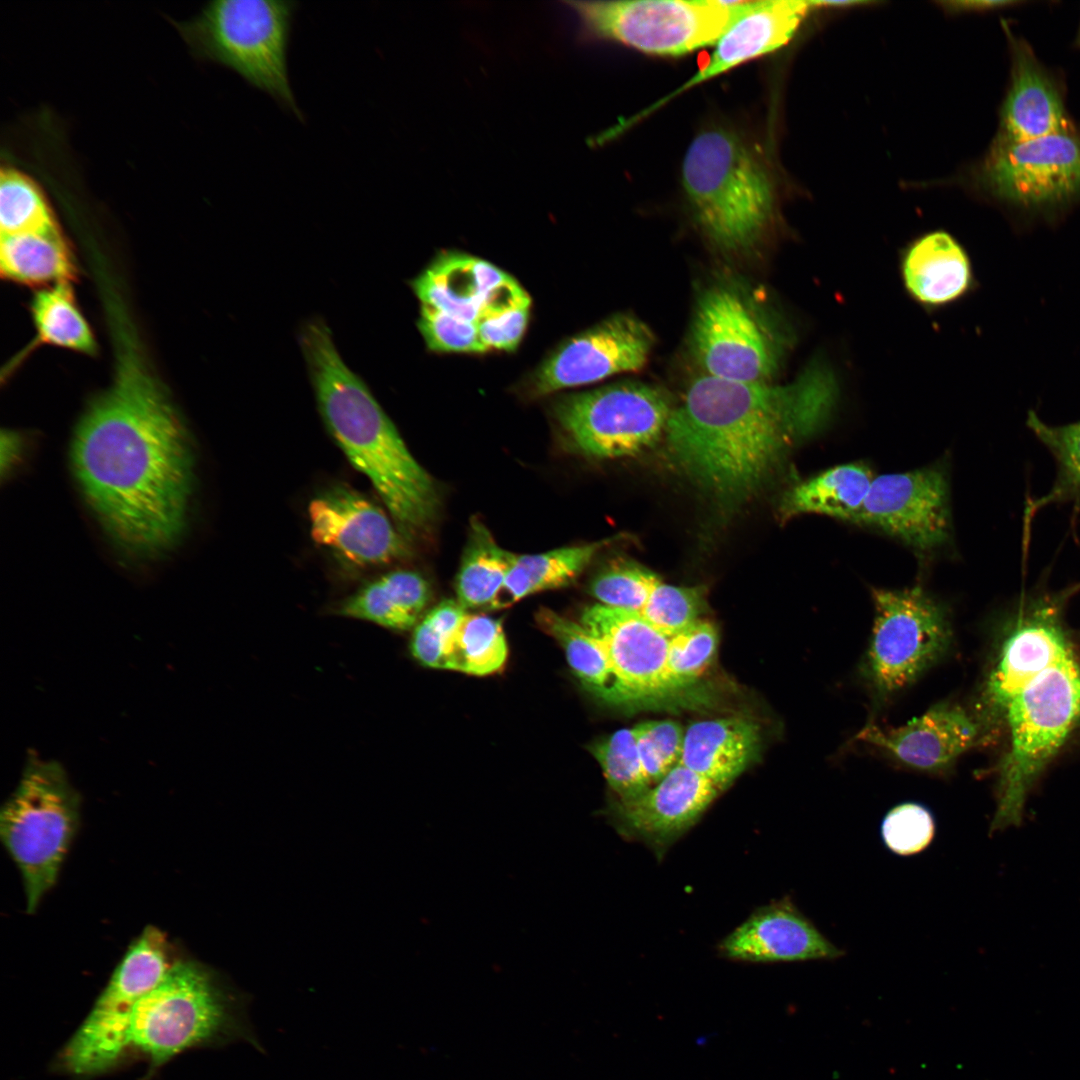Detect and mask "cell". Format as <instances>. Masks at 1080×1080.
<instances>
[{"mask_svg":"<svg viewBox=\"0 0 1080 1080\" xmlns=\"http://www.w3.org/2000/svg\"><path fill=\"white\" fill-rule=\"evenodd\" d=\"M111 384L84 411L73 436L80 488L112 542L152 558L181 537L194 461L183 421L139 346L116 328Z\"/></svg>","mask_w":1080,"mask_h":1080,"instance_id":"cell-1","label":"cell"},{"mask_svg":"<svg viewBox=\"0 0 1080 1080\" xmlns=\"http://www.w3.org/2000/svg\"><path fill=\"white\" fill-rule=\"evenodd\" d=\"M836 396L835 377L820 363L786 385L703 374L672 410L668 454L718 500L742 501L768 480L795 440L825 423Z\"/></svg>","mask_w":1080,"mask_h":1080,"instance_id":"cell-2","label":"cell"},{"mask_svg":"<svg viewBox=\"0 0 1080 1080\" xmlns=\"http://www.w3.org/2000/svg\"><path fill=\"white\" fill-rule=\"evenodd\" d=\"M298 340L329 433L372 483L404 536L424 531L439 507L432 478L363 379L346 365L326 322L319 317L305 321Z\"/></svg>","mask_w":1080,"mask_h":1080,"instance_id":"cell-3","label":"cell"},{"mask_svg":"<svg viewBox=\"0 0 1080 1080\" xmlns=\"http://www.w3.org/2000/svg\"><path fill=\"white\" fill-rule=\"evenodd\" d=\"M682 186L693 216L718 248H752L775 217L771 176L759 155L736 132L701 131L682 164Z\"/></svg>","mask_w":1080,"mask_h":1080,"instance_id":"cell-4","label":"cell"},{"mask_svg":"<svg viewBox=\"0 0 1080 1080\" xmlns=\"http://www.w3.org/2000/svg\"><path fill=\"white\" fill-rule=\"evenodd\" d=\"M249 1000L214 971L177 960L161 982L135 1005L131 1044L155 1065L201 1044L244 1041L264 1053L247 1008Z\"/></svg>","mask_w":1080,"mask_h":1080,"instance_id":"cell-5","label":"cell"},{"mask_svg":"<svg viewBox=\"0 0 1080 1080\" xmlns=\"http://www.w3.org/2000/svg\"><path fill=\"white\" fill-rule=\"evenodd\" d=\"M296 6L294 1L218 0L174 25L194 57L232 69L303 119L287 68Z\"/></svg>","mask_w":1080,"mask_h":1080,"instance_id":"cell-6","label":"cell"},{"mask_svg":"<svg viewBox=\"0 0 1080 1080\" xmlns=\"http://www.w3.org/2000/svg\"><path fill=\"white\" fill-rule=\"evenodd\" d=\"M81 798L62 765L29 752L0 812V837L17 865L34 913L55 885L80 824Z\"/></svg>","mask_w":1080,"mask_h":1080,"instance_id":"cell-7","label":"cell"},{"mask_svg":"<svg viewBox=\"0 0 1080 1080\" xmlns=\"http://www.w3.org/2000/svg\"><path fill=\"white\" fill-rule=\"evenodd\" d=\"M1080 716V668L1075 658L1054 666L1009 703L1010 745L999 768L990 831L1022 821L1027 797Z\"/></svg>","mask_w":1080,"mask_h":1080,"instance_id":"cell-8","label":"cell"},{"mask_svg":"<svg viewBox=\"0 0 1080 1080\" xmlns=\"http://www.w3.org/2000/svg\"><path fill=\"white\" fill-rule=\"evenodd\" d=\"M754 1H567L582 39L622 44L659 56L711 46Z\"/></svg>","mask_w":1080,"mask_h":1080,"instance_id":"cell-9","label":"cell"},{"mask_svg":"<svg viewBox=\"0 0 1080 1080\" xmlns=\"http://www.w3.org/2000/svg\"><path fill=\"white\" fill-rule=\"evenodd\" d=\"M874 619L861 674L877 707L911 685L950 650L946 608L921 586L873 588Z\"/></svg>","mask_w":1080,"mask_h":1080,"instance_id":"cell-10","label":"cell"},{"mask_svg":"<svg viewBox=\"0 0 1080 1080\" xmlns=\"http://www.w3.org/2000/svg\"><path fill=\"white\" fill-rule=\"evenodd\" d=\"M786 334L744 288L717 283L698 299L691 350L704 375L768 382L779 369Z\"/></svg>","mask_w":1080,"mask_h":1080,"instance_id":"cell-11","label":"cell"},{"mask_svg":"<svg viewBox=\"0 0 1080 1080\" xmlns=\"http://www.w3.org/2000/svg\"><path fill=\"white\" fill-rule=\"evenodd\" d=\"M554 416L576 451L597 458L631 456L654 445L673 407L666 392L622 382L561 397Z\"/></svg>","mask_w":1080,"mask_h":1080,"instance_id":"cell-12","label":"cell"},{"mask_svg":"<svg viewBox=\"0 0 1080 1080\" xmlns=\"http://www.w3.org/2000/svg\"><path fill=\"white\" fill-rule=\"evenodd\" d=\"M998 198L1047 209L1080 197V135L1068 129L1017 143H995L983 167Z\"/></svg>","mask_w":1080,"mask_h":1080,"instance_id":"cell-13","label":"cell"},{"mask_svg":"<svg viewBox=\"0 0 1080 1080\" xmlns=\"http://www.w3.org/2000/svg\"><path fill=\"white\" fill-rule=\"evenodd\" d=\"M654 343V334L643 321L631 314L613 315L547 357L532 375V392L543 396L638 371L647 363Z\"/></svg>","mask_w":1080,"mask_h":1080,"instance_id":"cell-14","label":"cell"},{"mask_svg":"<svg viewBox=\"0 0 1080 1080\" xmlns=\"http://www.w3.org/2000/svg\"><path fill=\"white\" fill-rule=\"evenodd\" d=\"M856 523L926 551L950 535L948 482L938 466L874 477Z\"/></svg>","mask_w":1080,"mask_h":1080,"instance_id":"cell-15","label":"cell"},{"mask_svg":"<svg viewBox=\"0 0 1080 1080\" xmlns=\"http://www.w3.org/2000/svg\"><path fill=\"white\" fill-rule=\"evenodd\" d=\"M1075 658L1057 607L1038 601L1001 645L982 690L976 715L982 732L1004 719L1009 703L1038 676Z\"/></svg>","mask_w":1080,"mask_h":1080,"instance_id":"cell-16","label":"cell"},{"mask_svg":"<svg viewBox=\"0 0 1080 1080\" xmlns=\"http://www.w3.org/2000/svg\"><path fill=\"white\" fill-rule=\"evenodd\" d=\"M580 623L600 642L638 705L665 704L687 689L669 671L668 637L640 615L598 603L584 609Z\"/></svg>","mask_w":1080,"mask_h":1080,"instance_id":"cell-17","label":"cell"},{"mask_svg":"<svg viewBox=\"0 0 1080 1080\" xmlns=\"http://www.w3.org/2000/svg\"><path fill=\"white\" fill-rule=\"evenodd\" d=\"M312 539L357 566L391 563L408 554L407 538L378 505L360 492L336 486L308 505Z\"/></svg>","mask_w":1080,"mask_h":1080,"instance_id":"cell-18","label":"cell"},{"mask_svg":"<svg viewBox=\"0 0 1080 1080\" xmlns=\"http://www.w3.org/2000/svg\"><path fill=\"white\" fill-rule=\"evenodd\" d=\"M723 790L682 764L629 801H611L606 816L623 837L639 840L662 857Z\"/></svg>","mask_w":1080,"mask_h":1080,"instance_id":"cell-19","label":"cell"},{"mask_svg":"<svg viewBox=\"0 0 1080 1080\" xmlns=\"http://www.w3.org/2000/svg\"><path fill=\"white\" fill-rule=\"evenodd\" d=\"M410 285L421 304L475 323L518 304L527 294L497 266L458 252L436 257Z\"/></svg>","mask_w":1080,"mask_h":1080,"instance_id":"cell-20","label":"cell"},{"mask_svg":"<svg viewBox=\"0 0 1080 1080\" xmlns=\"http://www.w3.org/2000/svg\"><path fill=\"white\" fill-rule=\"evenodd\" d=\"M982 735L974 714L943 701L897 728L883 729L870 722L855 738L908 768L939 774L950 769Z\"/></svg>","mask_w":1080,"mask_h":1080,"instance_id":"cell-21","label":"cell"},{"mask_svg":"<svg viewBox=\"0 0 1080 1080\" xmlns=\"http://www.w3.org/2000/svg\"><path fill=\"white\" fill-rule=\"evenodd\" d=\"M720 952L751 962L834 960L844 955L789 898L752 913L722 940Z\"/></svg>","mask_w":1080,"mask_h":1080,"instance_id":"cell-22","label":"cell"},{"mask_svg":"<svg viewBox=\"0 0 1080 1080\" xmlns=\"http://www.w3.org/2000/svg\"><path fill=\"white\" fill-rule=\"evenodd\" d=\"M812 9L815 8L811 1H754L752 7L717 40L706 65L675 91L636 115L634 121L647 116L694 86L782 47L793 37Z\"/></svg>","mask_w":1080,"mask_h":1080,"instance_id":"cell-23","label":"cell"},{"mask_svg":"<svg viewBox=\"0 0 1080 1080\" xmlns=\"http://www.w3.org/2000/svg\"><path fill=\"white\" fill-rule=\"evenodd\" d=\"M1012 76L996 143H1017L1068 130L1061 94L1032 50L1013 41Z\"/></svg>","mask_w":1080,"mask_h":1080,"instance_id":"cell-24","label":"cell"},{"mask_svg":"<svg viewBox=\"0 0 1080 1080\" xmlns=\"http://www.w3.org/2000/svg\"><path fill=\"white\" fill-rule=\"evenodd\" d=\"M900 272L912 299L931 308L959 300L973 283L966 250L944 231L930 232L911 242L901 256Z\"/></svg>","mask_w":1080,"mask_h":1080,"instance_id":"cell-25","label":"cell"},{"mask_svg":"<svg viewBox=\"0 0 1080 1080\" xmlns=\"http://www.w3.org/2000/svg\"><path fill=\"white\" fill-rule=\"evenodd\" d=\"M761 729L751 719L701 720L685 729L679 763L725 790L757 758Z\"/></svg>","mask_w":1080,"mask_h":1080,"instance_id":"cell-26","label":"cell"},{"mask_svg":"<svg viewBox=\"0 0 1080 1080\" xmlns=\"http://www.w3.org/2000/svg\"><path fill=\"white\" fill-rule=\"evenodd\" d=\"M430 586L418 572L390 571L361 586L332 607V614L365 621L394 632L414 629L430 600Z\"/></svg>","mask_w":1080,"mask_h":1080,"instance_id":"cell-27","label":"cell"},{"mask_svg":"<svg viewBox=\"0 0 1080 1080\" xmlns=\"http://www.w3.org/2000/svg\"><path fill=\"white\" fill-rule=\"evenodd\" d=\"M0 272L7 281L39 290L76 281L79 267L70 241L58 228L1 235Z\"/></svg>","mask_w":1080,"mask_h":1080,"instance_id":"cell-28","label":"cell"},{"mask_svg":"<svg viewBox=\"0 0 1080 1080\" xmlns=\"http://www.w3.org/2000/svg\"><path fill=\"white\" fill-rule=\"evenodd\" d=\"M537 622L562 646L569 666L592 695L610 705H638L618 678L600 642L581 623L549 609L539 611Z\"/></svg>","mask_w":1080,"mask_h":1080,"instance_id":"cell-29","label":"cell"},{"mask_svg":"<svg viewBox=\"0 0 1080 1080\" xmlns=\"http://www.w3.org/2000/svg\"><path fill=\"white\" fill-rule=\"evenodd\" d=\"M873 478L871 470L860 463L827 469L785 494L782 517L814 513L856 523Z\"/></svg>","mask_w":1080,"mask_h":1080,"instance_id":"cell-30","label":"cell"},{"mask_svg":"<svg viewBox=\"0 0 1080 1080\" xmlns=\"http://www.w3.org/2000/svg\"><path fill=\"white\" fill-rule=\"evenodd\" d=\"M30 313L35 337L8 364L5 369L7 375L31 352L44 345L89 356L97 353L94 332L80 310L72 283H60L37 290L30 301Z\"/></svg>","mask_w":1080,"mask_h":1080,"instance_id":"cell-31","label":"cell"},{"mask_svg":"<svg viewBox=\"0 0 1080 1080\" xmlns=\"http://www.w3.org/2000/svg\"><path fill=\"white\" fill-rule=\"evenodd\" d=\"M610 541L517 555L490 608H507L531 594L571 584Z\"/></svg>","mask_w":1080,"mask_h":1080,"instance_id":"cell-32","label":"cell"},{"mask_svg":"<svg viewBox=\"0 0 1080 1080\" xmlns=\"http://www.w3.org/2000/svg\"><path fill=\"white\" fill-rule=\"evenodd\" d=\"M517 555L502 548L485 524L473 518L456 579L457 601L465 609L490 608Z\"/></svg>","mask_w":1080,"mask_h":1080,"instance_id":"cell-33","label":"cell"},{"mask_svg":"<svg viewBox=\"0 0 1080 1080\" xmlns=\"http://www.w3.org/2000/svg\"><path fill=\"white\" fill-rule=\"evenodd\" d=\"M507 656L501 620L467 613L449 641L444 669L489 675L503 668Z\"/></svg>","mask_w":1080,"mask_h":1080,"instance_id":"cell-34","label":"cell"},{"mask_svg":"<svg viewBox=\"0 0 1080 1080\" xmlns=\"http://www.w3.org/2000/svg\"><path fill=\"white\" fill-rule=\"evenodd\" d=\"M61 228L40 184L26 172L7 165L0 171L1 235L48 232Z\"/></svg>","mask_w":1080,"mask_h":1080,"instance_id":"cell-35","label":"cell"},{"mask_svg":"<svg viewBox=\"0 0 1080 1080\" xmlns=\"http://www.w3.org/2000/svg\"><path fill=\"white\" fill-rule=\"evenodd\" d=\"M589 750L615 796L613 801L632 800L650 787L638 756L633 727L615 731L594 742Z\"/></svg>","mask_w":1080,"mask_h":1080,"instance_id":"cell-36","label":"cell"},{"mask_svg":"<svg viewBox=\"0 0 1080 1080\" xmlns=\"http://www.w3.org/2000/svg\"><path fill=\"white\" fill-rule=\"evenodd\" d=\"M1027 425L1055 459L1057 474L1051 491L1037 506L1058 501H1080V422L1061 426L1044 423L1033 411Z\"/></svg>","mask_w":1080,"mask_h":1080,"instance_id":"cell-37","label":"cell"},{"mask_svg":"<svg viewBox=\"0 0 1080 1080\" xmlns=\"http://www.w3.org/2000/svg\"><path fill=\"white\" fill-rule=\"evenodd\" d=\"M660 578L637 564L616 561L602 569L590 584L600 604L640 614Z\"/></svg>","mask_w":1080,"mask_h":1080,"instance_id":"cell-38","label":"cell"},{"mask_svg":"<svg viewBox=\"0 0 1080 1080\" xmlns=\"http://www.w3.org/2000/svg\"><path fill=\"white\" fill-rule=\"evenodd\" d=\"M718 643L715 626L698 619L668 637L667 663L671 675L690 688L710 666Z\"/></svg>","mask_w":1080,"mask_h":1080,"instance_id":"cell-39","label":"cell"},{"mask_svg":"<svg viewBox=\"0 0 1080 1080\" xmlns=\"http://www.w3.org/2000/svg\"><path fill=\"white\" fill-rule=\"evenodd\" d=\"M705 609L703 587H678L661 580L652 589L640 615L667 637L694 621Z\"/></svg>","mask_w":1080,"mask_h":1080,"instance_id":"cell-40","label":"cell"},{"mask_svg":"<svg viewBox=\"0 0 1080 1080\" xmlns=\"http://www.w3.org/2000/svg\"><path fill=\"white\" fill-rule=\"evenodd\" d=\"M880 831L889 851L907 857L919 854L930 846L936 834V822L927 807L905 802L886 813Z\"/></svg>","mask_w":1080,"mask_h":1080,"instance_id":"cell-41","label":"cell"},{"mask_svg":"<svg viewBox=\"0 0 1080 1080\" xmlns=\"http://www.w3.org/2000/svg\"><path fill=\"white\" fill-rule=\"evenodd\" d=\"M466 614L458 601L435 606L413 629L409 646L413 658L426 667L444 669L449 641Z\"/></svg>","mask_w":1080,"mask_h":1080,"instance_id":"cell-42","label":"cell"},{"mask_svg":"<svg viewBox=\"0 0 1080 1080\" xmlns=\"http://www.w3.org/2000/svg\"><path fill=\"white\" fill-rule=\"evenodd\" d=\"M417 327L427 348L442 353H484L475 322L421 304Z\"/></svg>","mask_w":1080,"mask_h":1080,"instance_id":"cell-43","label":"cell"},{"mask_svg":"<svg viewBox=\"0 0 1080 1080\" xmlns=\"http://www.w3.org/2000/svg\"><path fill=\"white\" fill-rule=\"evenodd\" d=\"M530 305L531 302L520 304L477 321L478 334L487 351L517 348L527 328Z\"/></svg>","mask_w":1080,"mask_h":1080,"instance_id":"cell-44","label":"cell"},{"mask_svg":"<svg viewBox=\"0 0 1080 1080\" xmlns=\"http://www.w3.org/2000/svg\"><path fill=\"white\" fill-rule=\"evenodd\" d=\"M665 764L672 769L679 763L685 729L672 720H654L641 723Z\"/></svg>","mask_w":1080,"mask_h":1080,"instance_id":"cell-45","label":"cell"},{"mask_svg":"<svg viewBox=\"0 0 1080 1080\" xmlns=\"http://www.w3.org/2000/svg\"><path fill=\"white\" fill-rule=\"evenodd\" d=\"M638 756L650 786L659 782L671 769L657 752L641 723L633 727Z\"/></svg>","mask_w":1080,"mask_h":1080,"instance_id":"cell-46","label":"cell"},{"mask_svg":"<svg viewBox=\"0 0 1080 1080\" xmlns=\"http://www.w3.org/2000/svg\"><path fill=\"white\" fill-rule=\"evenodd\" d=\"M1015 4H1017V2H1015V1H1004V0H1000V1H997V0H991V1L990 0H984V1H980V0H977V1H959V2L954 3L956 8L975 9V10L1001 8V7H1006V6L1015 5Z\"/></svg>","mask_w":1080,"mask_h":1080,"instance_id":"cell-47","label":"cell"},{"mask_svg":"<svg viewBox=\"0 0 1080 1080\" xmlns=\"http://www.w3.org/2000/svg\"><path fill=\"white\" fill-rule=\"evenodd\" d=\"M1078 724H1080V716H1079V721H1078Z\"/></svg>","mask_w":1080,"mask_h":1080,"instance_id":"cell-48","label":"cell"},{"mask_svg":"<svg viewBox=\"0 0 1080 1080\" xmlns=\"http://www.w3.org/2000/svg\"><path fill=\"white\" fill-rule=\"evenodd\" d=\"M1079 40H1080V36H1079Z\"/></svg>","mask_w":1080,"mask_h":1080,"instance_id":"cell-49","label":"cell"}]
</instances>
